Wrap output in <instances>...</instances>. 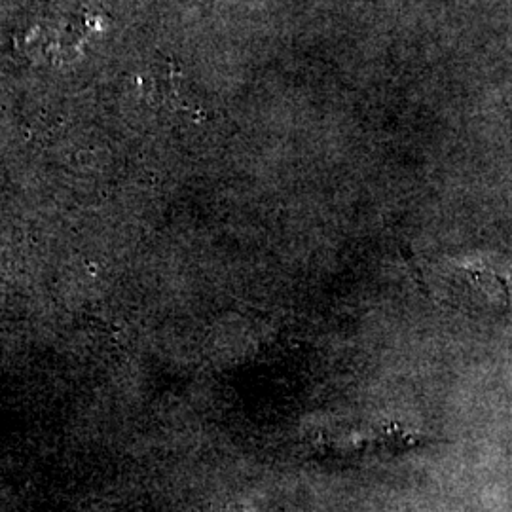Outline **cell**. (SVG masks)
Instances as JSON below:
<instances>
[{
    "label": "cell",
    "instance_id": "obj_1",
    "mask_svg": "<svg viewBox=\"0 0 512 512\" xmlns=\"http://www.w3.org/2000/svg\"><path fill=\"white\" fill-rule=\"evenodd\" d=\"M454 272L463 285H469L476 296L486 298L492 306L512 308V266L501 260H461L452 262Z\"/></svg>",
    "mask_w": 512,
    "mask_h": 512
}]
</instances>
